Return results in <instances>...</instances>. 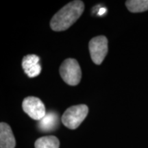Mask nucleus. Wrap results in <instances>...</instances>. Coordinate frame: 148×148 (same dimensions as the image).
Masks as SVG:
<instances>
[{"instance_id": "obj_11", "label": "nucleus", "mask_w": 148, "mask_h": 148, "mask_svg": "<svg viewBox=\"0 0 148 148\" xmlns=\"http://www.w3.org/2000/svg\"><path fill=\"white\" fill-rule=\"evenodd\" d=\"M106 12V9H105L104 8H101L100 10H99V14H103V13H104V12Z\"/></svg>"}, {"instance_id": "obj_2", "label": "nucleus", "mask_w": 148, "mask_h": 148, "mask_svg": "<svg viewBox=\"0 0 148 148\" xmlns=\"http://www.w3.org/2000/svg\"><path fill=\"white\" fill-rule=\"evenodd\" d=\"M88 108L85 104H79L69 107L62 116V122L66 127L75 130L79 126L86 117Z\"/></svg>"}, {"instance_id": "obj_7", "label": "nucleus", "mask_w": 148, "mask_h": 148, "mask_svg": "<svg viewBox=\"0 0 148 148\" xmlns=\"http://www.w3.org/2000/svg\"><path fill=\"white\" fill-rule=\"evenodd\" d=\"M15 138L10 127L5 123H0V147L14 148Z\"/></svg>"}, {"instance_id": "obj_6", "label": "nucleus", "mask_w": 148, "mask_h": 148, "mask_svg": "<svg viewBox=\"0 0 148 148\" xmlns=\"http://www.w3.org/2000/svg\"><path fill=\"white\" fill-rule=\"evenodd\" d=\"M39 62L40 58L35 54L27 55L23 57L22 67L27 76L35 77L39 75L42 70Z\"/></svg>"}, {"instance_id": "obj_10", "label": "nucleus", "mask_w": 148, "mask_h": 148, "mask_svg": "<svg viewBox=\"0 0 148 148\" xmlns=\"http://www.w3.org/2000/svg\"><path fill=\"white\" fill-rule=\"evenodd\" d=\"M127 10L133 13L148 10V0H129L125 1Z\"/></svg>"}, {"instance_id": "obj_9", "label": "nucleus", "mask_w": 148, "mask_h": 148, "mask_svg": "<svg viewBox=\"0 0 148 148\" xmlns=\"http://www.w3.org/2000/svg\"><path fill=\"white\" fill-rule=\"evenodd\" d=\"M34 146L35 148H59L60 142L54 136H42L36 140Z\"/></svg>"}, {"instance_id": "obj_4", "label": "nucleus", "mask_w": 148, "mask_h": 148, "mask_svg": "<svg viewBox=\"0 0 148 148\" xmlns=\"http://www.w3.org/2000/svg\"><path fill=\"white\" fill-rule=\"evenodd\" d=\"M90 58L95 64H101L108 53V39L104 36L92 38L88 44Z\"/></svg>"}, {"instance_id": "obj_8", "label": "nucleus", "mask_w": 148, "mask_h": 148, "mask_svg": "<svg viewBox=\"0 0 148 148\" xmlns=\"http://www.w3.org/2000/svg\"><path fill=\"white\" fill-rule=\"evenodd\" d=\"M58 125V115L56 112H49L38 122V126L42 132L54 130Z\"/></svg>"}, {"instance_id": "obj_5", "label": "nucleus", "mask_w": 148, "mask_h": 148, "mask_svg": "<svg viewBox=\"0 0 148 148\" xmlns=\"http://www.w3.org/2000/svg\"><path fill=\"white\" fill-rule=\"evenodd\" d=\"M22 107L24 112L34 120L40 121L46 114L45 105L38 97L32 96L25 97L23 99Z\"/></svg>"}, {"instance_id": "obj_1", "label": "nucleus", "mask_w": 148, "mask_h": 148, "mask_svg": "<svg viewBox=\"0 0 148 148\" xmlns=\"http://www.w3.org/2000/svg\"><path fill=\"white\" fill-rule=\"evenodd\" d=\"M84 4L82 1H73L62 7L56 13L50 21V27L55 32L67 29L82 15Z\"/></svg>"}, {"instance_id": "obj_3", "label": "nucleus", "mask_w": 148, "mask_h": 148, "mask_svg": "<svg viewBox=\"0 0 148 148\" xmlns=\"http://www.w3.org/2000/svg\"><path fill=\"white\" fill-rule=\"evenodd\" d=\"M59 71L64 82L70 86H76L80 82L82 71L75 59H66L60 65Z\"/></svg>"}]
</instances>
